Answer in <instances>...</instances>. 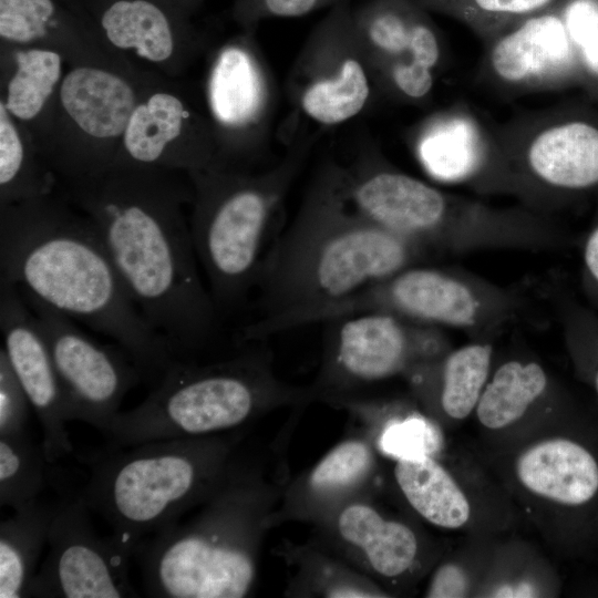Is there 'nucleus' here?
Returning <instances> with one entry per match:
<instances>
[{
	"label": "nucleus",
	"mask_w": 598,
	"mask_h": 598,
	"mask_svg": "<svg viewBox=\"0 0 598 598\" xmlns=\"http://www.w3.org/2000/svg\"><path fill=\"white\" fill-rule=\"evenodd\" d=\"M58 192L93 221L133 301L176 359L200 347L213 330L215 305L200 281L185 216L194 197L189 175L114 162Z\"/></svg>",
	"instance_id": "f257e3e1"
},
{
	"label": "nucleus",
	"mask_w": 598,
	"mask_h": 598,
	"mask_svg": "<svg viewBox=\"0 0 598 598\" xmlns=\"http://www.w3.org/2000/svg\"><path fill=\"white\" fill-rule=\"evenodd\" d=\"M0 278L116 340L143 379L177 360L130 296L95 225L59 192L0 206Z\"/></svg>",
	"instance_id": "f03ea898"
},
{
	"label": "nucleus",
	"mask_w": 598,
	"mask_h": 598,
	"mask_svg": "<svg viewBox=\"0 0 598 598\" xmlns=\"http://www.w3.org/2000/svg\"><path fill=\"white\" fill-rule=\"evenodd\" d=\"M417 244L374 224L347 198L337 164L313 178L261 266L264 315L241 340L316 323L326 310L406 268Z\"/></svg>",
	"instance_id": "7ed1b4c3"
},
{
	"label": "nucleus",
	"mask_w": 598,
	"mask_h": 598,
	"mask_svg": "<svg viewBox=\"0 0 598 598\" xmlns=\"http://www.w3.org/2000/svg\"><path fill=\"white\" fill-rule=\"evenodd\" d=\"M230 452L231 442L217 435L107 445L87 461L80 496L135 551L141 540L206 501L224 477Z\"/></svg>",
	"instance_id": "20e7f679"
},
{
	"label": "nucleus",
	"mask_w": 598,
	"mask_h": 598,
	"mask_svg": "<svg viewBox=\"0 0 598 598\" xmlns=\"http://www.w3.org/2000/svg\"><path fill=\"white\" fill-rule=\"evenodd\" d=\"M203 511L141 540L133 558L145 594L159 598H240L256 577L258 498L254 484L227 471Z\"/></svg>",
	"instance_id": "39448f33"
},
{
	"label": "nucleus",
	"mask_w": 598,
	"mask_h": 598,
	"mask_svg": "<svg viewBox=\"0 0 598 598\" xmlns=\"http://www.w3.org/2000/svg\"><path fill=\"white\" fill-rule=\"evenodd\" d=\"M308 144L293 146L271 168L249 173L216 166L189 175L194 197L190 233L214 300L240 299L257 281L272 219L307 156Z\"/></svg>",
	"instance_id": "423d86ee"
},
{
	"label": "nucleus",
	"mask_w": 598,
	"mask_h": 598,
	"mask_svg": "<svg viewBox=\"0 0 598 598\" xmlns=\"http://www.w3.org/2000/svg\"><path fill=\"white\" fill-rule=\"evenodd\" d=\"M288 396L257 355L196 365L175 360L147 398L120 411L102 433L112 446L217 435Z\"/></svg>",
	"instance_id": "0eeeda50"
},
{
	"label": "nucleus",
	"mask_w": 598,
	"mask_h": 598,
	"mask_svg": "<svg viewBox=\"0 0 598 598\" xmlns=\"http://www.w3.org/2000/svg\"><path fill=\"white\" fill-rule=\"evenodd\" d=\"M167 80L150 71L68 65L52 105L32 135L59 186L94 175L116 158L145 93Z\"/></svg>",
	"instance_id": "6e6552de"
},
{
	"label": "nucleus",
	"mask_w": 598,
	"mask_h": 598,
	"mask_svg": "<svg viewBox=\"0 0 598 598\" xmlns=\"http://www.w3.org/2000/svg\"><path fill=\"white\" fill-rule=\"evenodd\" d=\"M352 12L350 0L331 7L310 31L290 71L296 111L323 127L357 117L377 87Z\"/></svg>",
	"instance_id": "1a4fd4ad"
},
{
	"label": "nucleus",
	"mask_w": 598,
	"mask_h": 598,
	"mask_svg": "<svg viewBox=\"0 0 598 598\" xmlns=\"http://www.w3.org/2000/svg\"><path fill=\"white\" fill-rule=\"evenodd\" d=\"M205 100L220 166L239 167L264 146L276 103L275 83L255 31L240 30L214 51Z\"/></svg>",
	"instance_id": "9d476101"
},
{
	"label": "nucleus",
	"mask_w": 598,
	"mask_h": 598,
	"mask_svg": "<svg viewBox=\"0 0 598 598\" xmlns=\"http://www.w3.org/2000/svg\"><path fill=\"white\" fill-rule=\"evenodd\" d=\"M19 289L50 348L68 422L81 421L103 433L125 394L143 379L140 369L126 352L96 342L70 317Z\"/></svg>",
	"instance_id": "9b49d317"
},
{
	"label": "nucleus",
	"mask_w": 598,
	"mask_h": 598,
	"mask_svg": "<svg viewBox=\"0 0 598 598\" xmlns=\"http://www.w3.org/2000/svg\"><path fill=\"white\" fill-rule=\"evenodd\" d=\"M90 508L79 495L58 505L51 520L49 554L35 573L27 597H136L128 580L134 551L114 534L100 537Z\"/></svg>",
	"instance_id": "f8f14e48"
},
{
	"label": "nucleus",
	"mask_w": 598,
	"mask_h": 598,
	"mask_svg": "<svg viewBox=\"0 0 598 598\" xmlns=\"http://www.w3.org/2000/svg\"><path fill=\"white\" fill-rule=\"evenodd\" d=\"M352 14L375 85L406 102L427 97L442 59L430 12L413 0H369Z\"/></svg>",
	"instance_id": "ddd939ff"
},
{
	"label": "nucleus",
	"mask_w": 598,
	"mask_h": 598,
	"mask_svg": "<svg viewBox=\"0 0 598 598\" xmlns=\"http://www.w3.org/2000/svg\"><path fill=\"white\" fill-rule=\"evenodd\" d=\"M104 44L175 81L205 47L193 16L172 0H80Z\"/></svg>",
	"instance_id": "4468645a"
},
{
	"label": "nucleus",
	"mask_w": 598,
	"mask_h": 598,
	"mask_svg": "<svg viewBox=\"0 0 598 598\" xmlns=\"http://www.w3.org/2000/svg\"><path fill=\"white\" fill-rule=\"evenodd\" d=\"M173 84L174 81L163 80L141 99L114 162L187 174L220 166L217 141L207 112L197 109Z\"/></svg>",
	"instance_id": "2eb2a0df"
},
{
	"label": "nucleus",
	"mask_w": 598,
	"mask_h": 598,
	"mask_svg": "<svg viewBox=\"0 0 598 598\" xmlns=\"http://www.w3.org/2000/svg\"><path fill=\"white\" fill-rule=\"evenodd\" d=\"M338 168L343 192L359 213L413 243L443 233L452 216L444 193L392 167L374 151Z\"/></svg>",
	"instance_id": "dca6fc26"
},
{
	"label": "nucleus",
	"mask_w": 598,
	"mask_h": 598,
	"mask_svg": "<svg viewBox=\"0 0 598 598\" xmlns=\"http://www.w3.org/2000/svg\"><path fill=\"white\" fill-rule=\"evenodd\" d=\"M0 329L3 349L43 431L47 461L72 453L59 377L40 323L19 287L0 278Z\"/></svg>",
	"instance_id": "f3484780"
},
{
	"label": "nucleus",
	"mask_w": 598,
	"mask_h": 598,
	"mask_svg": "<svg viewBox=\"0 0 598 598\" xmlns=\"http://www.w3.org/2000/svg\"><path fill=\"white\" fill-rule=\"evenodd\" d=\"M329 323L323 381L332 385L390 378L433 342L422 327L386 311L350 315Z\"/></svg>",
	"instance_id": "a211bd4d"
},
{
	"label": "nucleus",
	"mask_w": 598,
	"mask_h": 598,
	"mask_svg": "<svg viewBox=\"0 0 598 598\" xmlns=\"http://www.w3.org/2000/svg\"><path fill=\"white\" fill-rule=\"evenodd\" d=\"M386 311L419 322L451 327L473 326L480 303L472 290L432 268H403L391 277L322 312L316 323L346 316Z\"/></svg>",
	"instance_id": "6ab92c4d"
},
{
	"label": "nucleus",
	"mask_w": 598,
	"mask_h": 598,
	"mask_svg": "<svg viewBox=\"0 0 598 598\" xmlns=\"http://www.w3.org/2000/svg\"><path fill=\"white\" fill-rule=\"evenodd\" d=\"M0 43L53 50L68 65L147 71L104 44L80 0H0Z\"/></svg>",
	"instance_id": "aec40b11"
},
{
	"label": "nucleus",
	"mask_w": 598,
	"mask_h": 598,
	"mask_svg": "<svg viewBox=\"0 0 598 598\" xmlns=\"http://www.w3.org/2000/svg\"><path fill=\"white\" fill-rule=\"evenodd\" d=\"M556 3L487 42L486 68L496 83L518 91L548 90L580 69Z\"/></svg>",
	"instance_id": "412c9836"
},
{
	"label": "nucleus",
	"mask_w": 598,
	"mask_h": 598,
	"mask_svg": "<svg viewBox=\"0 0 598 598\" xmlns=\"http://www.w3.org/2000/svg\"><path fill=\"white\" fill-rule=\"evenodd\" d=\"M522 159L542 184L559 190L598 185V127L580 120L544 122L523 138Z\"/></svg>",
	"instance_id": "4be33fe9"
},
{
	"label": "nucleus",
	"mask_w": 598,
	"mask_h": 598,
	"mask_svg": "<svg viewBox=\"0 0 598 598\" xmlns=\"http://www.w3.org/2000/svg\"><path fill=\"white\" fill-rule=\"evenodd\" d=\"M0 47V102L32 137L52 105L68 64L53 50L2 43Z\"/></svg>",
	"instance_id": "5701e85b"
},
{
	"label": "nucleus",
	"mask_w": 598,
	"mask_h": 598,
	"mask_svg": "<svg viewBox=\"0 0 598 598\" xmlns=\"http://www.w3.org/2000/svg\"><path fill=\"white\" fill-rule=\"evenodd\" d=\"M516 473L529 492L559 504H584L598 491L596 460L566 439L546 440L526 450L517 460Z\"/></svg>",
	"instance_id": "b1692460"
},
{
	"label": "nucleus",
	"mask_w": 598,
	"mask_h": 598,
	"mask_svg": "<svg viewBox=\"0 0 598 598\" xmlns=\"http://www.w3.org/2000/svg\"><path fill=\"white\" fill-rule=\"evenodd\" d=\"M413 140L422 167L443 182L464 181L474 175L492 147L486 130L461 110L432 115L416 130Z\"/></svg>",
	"instance_id": "393cba45"
},
{
	"label": "nucleus",
	"mask_w": 598,
	"mask_h": 598,
	"mask_svg": "<svg viewBox=\"0 0 598 598\" xmlns=\"http://www.w3.org/2000/svg\"><path fill=\"white\" fill-rule=\"evenodd\" d=\"M336 525L340 538L357 549L380 576H401L415 561L417 539L413 530L403 523L384 518L368 504L344 506Z\"/></svg>",
	"instance_id": "a878e982"
},
{
	"label": "nucleus",
	"mask_w": 598,
	"mask_h": 598,
	"mask_svg": "<svg viewBox=\"0 0 598 598\" xmlns=\"http://www.w3.org/2000/svg\"><path fill=\"white\" fill-rule=\"evenodd\" d=\"M394 476L409 504L432 525L456 529L470 519L465 494L430 454L398 458Z\"/></svg>",
	"instance_id": "bb28decb"
},
{
	"label": "nucleus",
	"mask_w": 598,
	"mask_h": 598,
	"mask_svg": "<svg viewBox=\"0 0 598 598\" xmlns=\"http://www.w3.org/2000/svg\"><path fill=\"white\" fill-rule=\"evenodd\" d=\"M56 506L32 501L0 524V597H27Z\"/></svg>",
	"instance_id": "cd10ccee"
},
{
	"label": "nucleus",
	"mask_w": 598,
	"mask_h": 598,
	"mask_svg": "<svg viewBox=\"0 0 598 598\" xmlns=\"http://www.w3.org/2000/svg\"><path fill=\"white\" fill-rule=\"evenodd\" d=\"M58 189V177L30 133L0 102V206L48 196Z\"/></svg>",
	"instance_id": "c85d7f7f"
},
{
	"label": "nucleus",
	"mask_w": 598,
	"mask_h": 598,
	"mask_svg": "<svg viewBox=\"0 0 598 598\" xmlns=\"http://www.w3.org/2000/svg\"><path fill=\"white\" fill-rule=\"evenodd\" d=\"M547 377L535 363L508 361L486 383L476 405L478 421L487 429H503L519 420L545 391Z\"/></svg>",
	"instance_id": "c756f323"
},
{
	"label": "nucleus",
	"mask_w": 598,
	"mask_h": 598,
	"mask_svg": "<svg viewBox=\"0 0 598 598\" xmlns=\"http://www.w3.org/2000/svg\"><path fill=\"white\" fill-rule=\"evenodd\" d=\"M42 443L28 431L0 435V505L14 511L39 498L47 482Z\"/></svg>",
	"instance_id": "7c9ffc66"
},
{
	"label": "nucleus",
	"mask_w": 598,
	"mask_h": 598,
	"mask_svg": "<svg viewBox=\"0 0 598 598\" xmlns=\"http://www.w3.org/2000/svg\"><path fill=\"white\" fill-rule=\"evenodd\" d=\"M426 11L450 17L487 42L559 0H413Z\"/></svg>",
	"instance_id": "2f4dec72"
},
{
	"label": "nucleus",
	"mask_w": 598,
	"mask_h": 598,
	"mask_svg": "<svg viewBox=\"0 0 598 598\" xmlns=\"http://www.w3.org/2000/svg\"><path fill=\"white\" fill-rule=\"evenodd\" d=\"M492 360L489 344H467L453 351L442 372L441 405L452 419L462 420L476 408L486 385Z\"/></svg>",
	"instance_id": "473e14b6"
},
{
	"label": "nucleus",
	"mask_w": 598,
	"mask_h": 598,
	"mask_svg": "<svg viewBox=\"0 0 598 598\" xmlns=\"http://www.w3.org/2000/svg\"><path fill=\"white\" fill-rule=\"evenodd\" d=\"M372 461L367 443L355 439L343 441L317 463L309 474L308 486L318 496L341 493L367 476Z\"/></svg>",
	"instance_id": "72a5a7b5"
},
{
	"label": "nucleus",
	"mask_w": 598,
	"mask_h": 598,
	"mask_svg": "<svg viewBox=\"0 0 598 598\" xmlns=\"http://www.w3.org/2000/svg\"><path fill=\"white\" fill-rule=\"evenodd\" d=\"M556 6L577 53L579 68L598 79V0H559Z\"/></svg>",
	"instance_id": "f704fd0d"
},
{
	"label": "nucleus",
	"mask_w": 598,
	"mask_h": 598,
	"mask_svg": "<svg viewBox=\"0 0 598 598\" xmlns=\"http://www.w3.org/2000/svg\"><path fill=\"white\" fill-rule=\"evenodd\" d=\"M343 0H236L231 17L240 30L256 31L268 19L297 18L323 8H331Z\"/></svg>",
	"instance_id": "c9c22d12"
},
{
	"label": "nucleus",
	"mask_w": 598,
	"mask_h": 598,
	"mask_svg": "<svg viewBox=\"0 0 598 598\" xmlns=\"http://www.w3.org/2000/svg\"><path fill=\"white\" fill-rule=\"evenodd\" d=\"M30 401L3 348L0 349V435L27 430Z\"/></svg>",
	"instance_id": "e433bc0d"
},
{
	"label": "nucleus",
	"mask_w": 598,
	"mask_h": 598,
	"mask_svg": "<svg viewBox=\"0 0 598 598\" xmlns=\"http://www.w3.org/2000/svg\"><path fill=\"white\" fill-rule=\"evenodd\" d=\"M433 444L427 424L416 417L390 425L381 437V446L398 458L430 454Z\"/></svg>",
	"instance_id": "4c0bfd02"
},
{
	"label": "nucleus",
	"mask_w": 598,
	"mask_h": 598,
	"mask_svg": "<svg viewBox=\"0 0 598 598\" xmlns=\"http://www.w3.org/2000/svg\"><path fill=\"white\" fill-rule=\"evenodd\" d=\"M468 591V579L464 571L453 564L440 567L432 577L426 591L431 598L464 597Z\"/></svg>",
	"instance_id": "58836bf2"
},
{
	"label": "nucleus",
	"mask_w": 598,
	"mask_h": 598,
	"mask_svg": "<svg viewBox=\"0 0 598 598\" xmlns=\"http://www.w3.org/2000/svg\"><path fill=\"white\" fill-rule=\"evenodd\" d=\"M584 262L590 277L598 283V226L589 234L586 240Z\"/></svg>",
	"instance_id": "ea45409f"
},
{
	"label": "nucleus",
	"mask_w": 598,
	"mask_h": 598,
	"mask_svg": "<svg viewBox=\"0 0 598 598\" xmlns=\"http://www.w3.org/2000/svg\"><path fill=\"white\" fill-rule=\"evenodd\" d=\"M535 590L527 582H518L516 585H504L494 591L495 597H534Z\"/></svg>",
	"instance_id": "a19ab883"
},
{
	"label": "nucleus",
	"mask_w": 598,
	"mask_h": 598,
	"mask_svg": "<svg viewBox=\"0 0 598 598\" xmlns=\"http://www.w3.org/2000/svg\"><path fill=\"white\" fill-rule=\"evenodd\" d=\"M175 4L182 8L190 16H195L205 0H172Z\"/></svg>",
	"instance_id": "79ce46f5"
},
{
	"label": "nucleus",
	"mask_w": 598,
	"mask_h": 598,
	"mask_svg": "<svg viewBox=\"0 0 598 598\" xmlns=\"http://www.w3.org/2000/svg\"><path fill=\"white\" fill-rule=\"evenodd\" d=\"M596 389H597V392H598V373L596 375Z\"/></svg>",
	"instance_id": "37998d69"
}]
</instances>
